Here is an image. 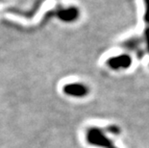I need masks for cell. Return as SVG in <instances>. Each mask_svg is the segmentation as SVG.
I'll return each instance as SVG.
<instances>
[{"mask_svg":"<svg viewBox=\"0 0 149 148\" xmlns=\"http://www.w3.org/2000/svg\"><path fill=\"white\" fill-rule=\"evenodd\" d=\"M87 141L91 145L103 148H117L104 132L97 127H91L87 131Z\"/></svg>","mask_w":149,"mask_h":148,"instance_id":"obj_1","label":"cell"},{"mask_svg":"<svg viewBox=\"0 0 149 148\" xmlns=\"http://www.w3.org/2000/svg\"><path fill=\"white\" fill-rule=\"evenodd\" d=\"M144 1V7H145V12L143 15V19L148 26H149V0H143Z\"/></svg>","mask_w":149,"mask_h":148,"instance_id":"obj_5","label":"cell"},{"mask_svg":"<svg viewBox=\"0 0 149 148\" xmlns=\"http://www.w3.org/2000/svg\"><path fill=\"white\" fill-rule=\"evenodd\" d=\"M80 15L79 9L76 7H68L66 9H62L58 12V17L65 22H73Z\"/></svg>","mask_w":149,"mask_h":148,"instance_id":"obj_4","label":"cell"},{"mask_svg":"<svg viewBox=\"0 0 149 148\" xmlns=\"http://www.w3.org/2000/svg\"><path fill=\"white\" fill-rule=\"evenodd\" d=\"M63 91H64L65 94H66V95H68V96L81 98V97L87 96L88 92H90V90H88V88L84 84L70 83V84L65 85L64 88H63Z\"/></svg>","mask_w":149,"mask_h":148,"instance_id":"obj_3","label":"cell"},{"mask_svg":"<svg viewBox=\"0 0 149 148\" xmlns=\"http://www.w3.org/2000/svg\"><path fill=\"white\" fill-rule=\"evenodd\" d=\"M107 131H109L111 134L117 135L120 132V129L116 125H111V126H109V127L107 128Z\"/></svg>","mask_w":149,"mask_h":148,"instance_id":"obj_6","label":"cell"},{"mask_svg":"<svg viewBox=\"0 0 149 148\" xmlns=\"http://www.w3.org/2000/svg\"><path fill=\"white\" fill-rule=\"evenodd\" d=\"M144 38H145V42H146V46H147V50L149 52V26L145 28L144 31Z\"/></svg>","mask_w":149,"mask_h":148,"instance_id":"obj_7","label":"cell"},{"mask_svg":"<svg viewBox=\"0 0 149 148\" xmlns=\"http://www.w3.org/2000/svg\"><path fill=\"white\" fill-rule=\"evenodd\" d=\"M132 65V58L128 54H120L111 57L107 60V65L110 68L115 69H126Z\"/></svg>","mask_w":149,"mask_h":148,"instance_id":"obj_2","label":"cell"}]
</instances>
